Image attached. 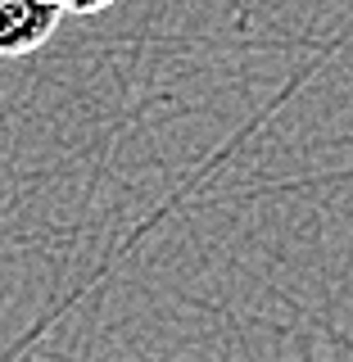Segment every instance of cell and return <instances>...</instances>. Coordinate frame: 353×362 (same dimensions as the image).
Here are the masks:
<instances>
[{"mask_svg": "<svg viewBox=\"0 0 353 362\" xmlns=\"http://www.w3.org/2000/svg\"><path fill=\"white\" fill-rule=\"evenodd\" d=\"M50 5H54V0H50Z\"/></svg>", "mask_w": 353, "mask_h": 362, "instance_id": "obj_3", "label": "cell"}, {"mask_svg": "<svg viewBox=\"0 0 353 362\" xmlns=\"http://www.w3.org/2000/svg\"><path fill=\"white\" fill-rule=\"evenodd\" d=\"M59 5L50 0H0V54H28L59 28Z\"/></svg>", "mask_w": 353, "mask_h": 362, "instance_id": "obj_1", "label": "cell"}, {"mask_svg": "<svg viewBox=\"0 0 353 362\" xmlns=\"http://www.w3.org/2000/svg\"><path fill=\"white\" fill-rule=\"evenodd\" d=\"M59 9H77V14H96V9H109L113 0H54Z\"/></svg>", "mask_w": 353, "mask_h": 362, "instance_id": "obj_2", "label": "cell"}]
</instances>
